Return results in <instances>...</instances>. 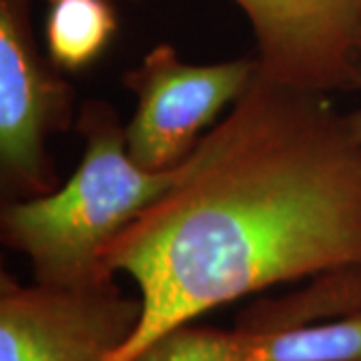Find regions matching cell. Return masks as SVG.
Masks as SVG:
<instances>
[{
    "instance_id": "obj_2",
    "label": "cell",
    "mask_w": 361,
    "mask_h": 361,
    "mask_svg": "<svg viewBox=\"0 0 361 361\" xmlns=\"http://www.w3.org/2000/svg\"><path fill=\"white\" fill-rule=\"evenodd\" d=\"M75 129L85 142L77 171L52 193L4 201L0 237L28 257L35 281L89 287L115 281L104 249L175 183L180 165L161 173L139 167L106 101L82 104Z\"/></svg>"
},
{
    "instance_id": "obj_4",
    "label": "cell",
    "mask_w": 361,
    "mask_h": 361,
    "mask_svg": "<svg viewBox=\"0 0 361 361\" xmlns=\"http://www.w3.org/2000/svg\"><path fill=\"white\" fill-rule=\"evenodd\" d=\"M75 123V89L40 52L30 0H0V179L8 199L59 189L47 142Z\"/></svg>"
},
{
    "instance_id": "obj_7",
    "label": "cell",
    "mask_w": 361,
    "mask_h": 361,
    "mask_svg": "<svg viewBox=\"0 0 361 361\" xmlns=\"http://www.w3.org/2000/svg\"><path fill=\"white\" fill-rule=\"evenodd\" d=\"M133 361H361V311L334 322L263 329L187 323Z\"/></svg>"
},
{
    "instance_id": "obj_10",
    "label": "cell",
    "mask_w": 361,
    "mask_h": 361,
    "mask_svg": "<svg viewBox=\"0 0 361 361\" xmlns=\"http://www.w3.org/2000/svg\"><path fill=\"white\" fill-rule=\"evenodd\" d=\"M360 127H361V111H360Z\"/></svg>"
},
{
    "instance_id": "obj_1",
    "label": "cell",
    "mask_w": 361,
    "mask_h": 361,
    "mask_svg": "<svg viewBox=\"0 0 361 361\" xmlns=\"http://www.w3.org/2000/svg\"><path fill=\"white\" fill-rule=\"evenodd\" d=\"M139 287L115 361L207 311L279 283L361 267L360 113L261 71L179 177L103 253Z\"/></svg>"
},
{
    "instance_id": "obj_8",
    "label": "cell",
    "mask_w": 361,
    "mask_h": 361,
    "mask_svg": "<svg viewBox=\"0 0 361 361\" xmlns=\"http://www.w3.org/2000/svg\"><path fill=\"white\" fill-rule=\"evenodd\" d=\"M361 311V267L313 277V283L279 299L259 301L243 310L235 327H291L341 319Z\"/></svg>"
},
{
    "instance_id": "obj_11",
    "label": "cell",
    "mask_w": 361,
    "mask_h": 361,
    "mask_svg": "<svg viewBox=\"0 0 361 361\" xmlns=\"http://www.w3.org/2000/svg\"><path fill=\"white\" fill-rule=\"evenodd\" d=\"M51 2H54V0H51Z\"/></svg>"
},
{
    "instance_id": "obj_5",
    "label": "cell",
    "mask_w": 361,
    "mask_h": 361,
    "mask_svg": "<svg viewBox=\"0 0 361 361\" xmlns=\"http://www.w3.org/2000/svg\"><path fill=\"white\" fill-rule=\"evenodd\" d=\"M141 317V297L116 281L23 285L0 273V361H115Z\"/></svg>"
},
{
    "instance_id": "obj_9",
    "label": "cell",
    "mask_w": 361,
    "mask_h": 361,
    "mask_svg": "<svg viewBox=\"0 0 361 361\" xmlns=\"http://www.w3.org/2000/svg\"><path fill=\"white\" fill-rule=\"evenodd\" d=\"M116 30L109 0H54L44 20L47 56L59 71H85L103 56Z\"/></svg>"
},
{
    "instance_id": "obj_3",
    "label": "cell",
    "mask_w": 361,
    "mask_h": 361,
    "mask_svg": "<svg viewBox=\"0 0 361 361\" xmlns=\"http://www.w3.org/2000/svg\"><path fill=\"white\" fill-rule=\"evenodd\" d=\"M257 73V56L191 65L180 61L171 44H157L123 77L137 99L125 125L130 159L151 173L183 165Z\"/></svg>"
},
{
    "instance_id": "obj_6",
    "label": "cell",
    "mask_w": 361,
    "mask_h": 361,
    "mask_svg": "<svg viewBox=\"0 0 361 361\" xmlns=\"http://www.w3.org/2000/svg\"><path fill=\"white\" fill-rule=\"evenodd\" d=\"M263 77L323 94L361 90V0H233Z\"/></svg>"
}]
</instances>
